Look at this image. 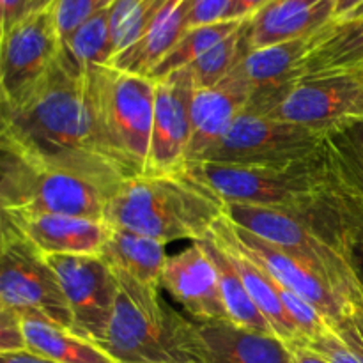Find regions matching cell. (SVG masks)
Listing matches in <instances>:
<instances>
[{"mask_svg": "<svg viewBox=\"0 0 363 363\" xmlns=\"http://www.w3.org/2000/svg\"><path fill=\"white\" fill-rule=\"evenodd\" d=\"M201 241L204 243L209 257L215 262L216 273H218L220 293H222L223 305H225V311L227 314H229L230 321L236 323V325L240 326H245V328L257 330V332L275 335V332H273V328L269 326V323L266 321L262 312L259 311L255 301L252 300L250 294H248L240 273L236 272V268H234V264L230 262V259L227 257L223 248L216 243V240L211 234H209L206 240Z\"/></svg>", "mask_w": 363, "mask_h": 363, "instance_id": "cell-26", "label": "cell"}, {"mask_svg": "<svg viewBox=\"0 0 363 363\" xmlns=\"http://www.w3.org/2000/svg\"><path fill=\"white\" fill-rule=\"evenodd\" d=\"M248 105L328 137L363 121V71L301 78L275 94L252 96Z\"/></svg>", "mask_w": 363, "mask_h": 363, "instance_id": "cell-9", "label": "cell"}, {"mask_svg": "<svg viewBox=\"0 0 363 363\" xmlns=\"http://www.w3.org/2000/svg\"><path fill=\"white\" fill-rule=\"evenodd\" d=\"M20 318L27 347L32 353L57 363H117L99 346L41 315L23 314Z\"/></svg>", "mask_w": 363, "mask_h": 363, "instance_id": "cell-25", "label": "cell"}, {"mask_svg": "<svg viewBox=\"0 0 363 363\" xmlns=\"http://www.w3.org/2000/svg\"><path fill=\"white\" fill-rule=\"evenodd\" d=\"M268 2L269 0H233L229 13H227V20L243 21L247 18H252Z\"/></svg>", "mask_w": 363, "mask_h": 363, "instance_id": "cell-37", "label": "cell"}, {"mask_svg": "<svg viewBox=\"0 0 363 363\" xmlns=\"http://www.w3.org/2000/svg\"><path fill=\"white\" fill-rule=\"evenodd\" d=\"M191 169L218 194L225 204L305 211L318 206L333 184L326 149L293 165H229L191 163Z\"/></svg>", "mask_w": 363, "mask_h": 363, "instance_id": "cell-6", "label": "cell"}, {"mask_svg": "<svg viewBox=\"0 0 363 363\" xmlns=\"http://www.w3.org/2000/svg\"><path fill=\"white\" fill-rule=\"evenodd\" d=\"M45 255H99L112 225L106 220L57 213H6Z\"/></svg>", "mask_w": 363, "mask_h": 363, "instance_id": "cell-16", "label": "cell"}, {"mask_svg": "<svg viewBox=\"0 0 363 363\" xmlns=\"http://www.w3.org/2000/svg\"><path fill=\"white\" fill-rule=\"evenodd\" d=\"M116 0H55L52 4L53 16L62 41H66L92 14L110 7Z\"/></svg>", "mask_w": 363, "mask_h": 363, "instance_id": "cell-31", "label": "cell"}, {"mask_svg": "<svg viewBox=\"0 0 363 363\" xmlns=\"http://www.w3.org/2000/svg\"><path fill=\"white\" fill-rule=\"evenodd\" d=\"M312 351L321 354L330 363H363L358 354L347 347V344L333 332L332 328L326 330L321 335L314 337L311 340H303Z\"/></svg>", "mask_w": 363, "mask_h": 363, "instance_id": "cell-33", "label": "cell"}, {"mask_svg": "<svg viewBox=\"0 0 363 363\" xmlns=\"http://www.w3.org/2000/svg\"><path fill=\"white\" fill-rule=\"evenodd\" d=\"M113 273L119 294L99 347L117 363H199L197 323L174 311L160 287Z\"/></svg>", "mask_w": 363, "mask_h": 363, "instance_id": "cell-3", "label": "cell"}, {"mask_svg": "<svg viewBox=\"0 0 363 363\" xmlns=\"http://www.w3.org/2000/svg\"><path fill=\"white\" fill-rule=\"evenodd\" d=\"M314 2H319V0H314Z\"/></svg>", "mask_w": 363, "mask_h": 363, "instance_id": "cell-43", "label": "cell"}, {"mask_svg": "<svg viewBox=\"0 0 363 363\" xmlns=\"http://www.w3.org/2000/svg\"><path fill=\"white\" fill-rule=\"evenodd\" d=\"M312 48V38L250 50L236 73L250 87L252 96L275 94L301 80V66Z\"/></svg>", "mask_w": 363, "mask_h": 363, "instance_id": "cell-21", "label": "cell"}, {"mask_svg": "<svg viewBox=\"0 0 363 363\" xmlns=\"http://www.w3.org/2000/svg\"><path fill=\"white\" fill-rule=\"evenodd\" d=\"M0 308L35 314L71 330L69 305L46 255L9 216L0 227Z\"/></svg>", "mask_w": 363, "mask_h": 363, "instance_id": "cell-8", "label": "cell"}, {"mask_svg": "<svg viewBox=\"0 0 363 363\" xmlns=\"http://www.w3.org/2000/svg\"><path fill=\"white\" fill-rule=\"evenodd\" d=\"M0 363H57L50 358L35 354L32 351H14V353H0Z\"/></svg>", "mask_w": 363, "mask_h": 363, "instance_id": "cell-39", "label": "cell"}, {"mask_svg": "<svg viewBox=\"0 0 363 363\" xmlns=\"http://www.w3.org/2000/svg\"><path fill=\"white\" fill-rule=\"evenodd\" d=\"M60 50L62 39L52 7L30 13L4 34L0 50L2 105L23 99L57 62Z\"/></svg>", "mask_w": 363, "mask_h": 363, "instance_id": "cell-12", "label": "cell"}, {"mask_svg": "<svg viewBox=\"0 0 363 363\" xmlns=\"http://www.w3.org/2000/svg\"><path fill=\"white\" fill-rule=\"evenodd\" d=\"M325 147L335 169L363 190V121L330 133Z\"/></svg>", "mask_w": 363, "mask_h": 363, "instance_id": "cell-30", "label": "cell"}, {"mask_svg": "<svg viewBox=\"0 0 363 363\" xmlns=\"http://www.w3.org/2000/svg\"><path fill=\"white\" fill-rule=\"evenodd\" d=\"M71 311V332L101 346L116 308L119 282L101 255H46Z\"/></svg>", "mask_w": 363, "mask_h": 363, "instance_id": "cell-11", "label": "cell"}, {"mask_svg": "<svg viewBox=\"0 0 363 363\" xmlns=\"http://www.w3.org/2000/svg\"><path fill=\"white\" fill-rule=\"evenodd\" d=\"M211 236L215 238L216 243L223 248L227 257L234 264L236 272L240 273L241 280H243L245 287H247L248 294L252 300L255 301L259 311L269 323L275 335L284 342H293V340H301L300 333H298L296 326L287 315L286 308H284L282 301L279 296V287L273 277L259 264L255 259H252L243 248L238 245L234 240L233 230H230L229 218L225 215L215 223L211 230Z\"/></svg>", "mask_w": 363, "mask_h": 363, "instance_id": "cell-20", "label": "cell"}, {"mask_svg": "<svg viewBox=\"0 0 363 363\" xmlns=\"http://www.w3.org/2000/svg\"><path fill=\"white\" fill-rule=\"evenodd\" d=\"M346 18H363V6L358 7L357 11H353V13H351L350 16H346ZM342 20H344V18H342Z\"/></svg>", "mask_w": 363, "mask_h": 363, "instance_id": "cell-42", "label": "cell"}, {"mask_svg": "<svg viewBox=\"0 0 363 363\" xmlns=\"http://www.w3.org/2000/svg\"><path fill=\"white\" fill-rule=\"evenodd\" d=\"M337 0H269L248 20L252 50L307 39L335 20Z\"/></svg>", "mask_w": 363, "mask_h": 363, "instance_id": "cell-19", "label": "cell"}, {"mask_svg": "<svg viewBox=\"0 0 363 363\" xmlns=\"http://www.w3.org/2000/svg\"><path fill=\"white\" fill-rule=\"evenodd\" d=\"M110 7L92 14L66 41H62L66 53L84 73L94 66L110 64L116 57L112 25H110Z\"/></svg>", "mask_w": 363, "mask_h": 363, "instance_id": "cell-27", "label": "cell"}, {"mask_svg": "<svg viewBox=\"0 0 363 363\" xmlns=\"http://www.w3.org/2000/svg\"><path fill=\"white\" fill-rule=\"evenodd\" d=\"M248 20L241 23L236 32L220 41L218 45L213 46L209 52H206L201 59L195 60L188 69H190L191 78H194L195 89L215 87L220 82L225 80L245 59L250 46V34H248Z\"/></svg>", "mask_w": 363, "mask_h": 363, "instance_id": "cell-29", "label": "cell"}, {"mask_svg": "<svg viewBox=\"0 0 363 363\" xmlns=\"http://www.w3.org/2000/svg\"><path fill=\"white\" fill-rule=\"evenodd\" d=\"M326 135L272 117L247 105L225 137L199 163L282 167L319 155Z\"/></svg>", "mask_w": 363, "mask_h": 363, "instance_id": "cell-10", "label": "cell"}, {"mask_svg": "<svg viewBox=\"0 0 363 363\" xmlns=\"http://www.w3.org/2000/svg\"><path fill=\"white\" fill-rule=\"evenodd\" d=\"M225 216L248 233L294 255L347 303L362 291L344 255L335 215L326 197L305 211L227 204Z\"/></svg>", "mask_w": 363, "mask_h": 363, "instance_id": "cell-4", "label": "cell"}, {"mask_svg": "<svg viewBox=\"0 0 363 363\" xmlns=\"http://www.w3.org/2000/svg\"><path fill=\"white\" fill-rule=\"evenodd\" d=\"M0 147L89 177L110 190L130 179L99 137L85 87V73L60 50L41 82L14 105H2Z\"/></svg>", "mask_w": 363, "mask_h": 363, "instance_id": "cell-1", "label": "cell"}, {"mask_svg": "<svg viewBox=\"0 0 363 363\" xmlns=\"http://www.w3.org/2000/svg\"><path fill=\"white\" fill-rule=\"evenodd\" d=\"M194 91L188 67L156 80L151 149L144 174H172L188 169Z\"/></svg>", "mask_w": 363, "mask_h": 363, "instance_id": "cell-13", "label": "cell"}, {"mask_svg": "<svg viewBox=\"0 0 363 363\" xmlns=\"http://www.w3.org/2000/svg\"><path fill=\"white\" fill-rule=\"evenodd\" d=\"M330 326L363 362V291H360L358 296L351 301L342 318L337 319Z\"/></svg>", "mask_w": 363, "mask_h": 363, "instance_id": "cell-32", "label": "cell"}, {"mask_svg": "<svg viewBox=\"0 0 363 363\" xmlns=\"http://www.w3.org/2000/svg\"><path fill=\"white\" fill-rule=\"evenodd\" d=\"M287 350L291 353V360L293 363H330L321 354L312 351L303 340H293V342H286Z\"/></svg>", "mask_w": 363, "mask_h": 363, "instance_id": "cell-38", "label": "cell"}, {"mask_svg": "<svg viewBox=\"0 0 363 363\" xmlns=\"http://www.w3.org/2000/svg\"><path fill=\"white\" fill-rule=\"evenodd\" d=\"M110 188L69 170L43 165L2 147L0 202L6 213H57L105 220Z\"/></svg>", "mask_w": 363, "mask_h": 363, "instance_id": "cell-7", "label": "cell"}, {"mask_svg": "<svg viewBox=\"0 0 363 363\" xmlns=\"http://www.w3.org/2000/svg\"><path fill=\"white\" fill-rule=\"evenodd\" d=\"M34 0H0V32L7 34L11 28L32 13Z\"/></svg>", "mask_w": 363, "mask_h": 363, "instance_id": "cell-36", "label": "cell"}, {"mask_svg": "<svg viewBox=\"0 0 363 363\" xmlns=\"http://www.w3.org/2000/svg\"><path fill=\"white\" fill-rule=\"evenodd\" d=\"M233 0H191L190 28L227 20Z\"/></svg>", "mask_w": 363, "mask_h": 363, "instance_id": "cell-35", "label": "cell"}, {"mask_svg": "<svg viewBox=\"0 0 363 363\" xmlns=\"http://www.w3.org/2000/svg\"><path fill=\"white\" fill-rule=\"evenodd\" d=\"M160 286L194 321H230L220 293L215 262L202 241H191L184 250L167 257Z\"/></svg>", "mask_w": 363, "mask_h": 363, "instance_id": "cell-14", "label": "cell"}, {"mask_svg": "<svg viewBox=\"0 0 363 363\" xmlns=\"http://www.w3.org/2000/svg\"><path fill=\"white\" fill-rule=\"evenodd\" d=\"M85 87L110 158L130 177L144 174L151 149L155 78L105 64L85 71Z\"/></svg>", "mask_w": 363, "mask_h": 363, "instance_id": "cell-5", "label": "cell"}, {"mask_svg": "<svg viewBox=\"0 0 363 363\" xmlns=\"http://www.w3.org/2000/svg\"><path fill=\"white\" fill-rule=\"evenodd\" d=\"M363 71V18L332 20L312 35L301 78Z\"/></svg>", "mask_w": 363, "mask_h": 363, "instance_id": "cell-22", "label": "cell"}, {"mask_svg": "<svg viewBox=\"0 0 363 363\" xmlns=\"http://www.w3.org/2000/svg\"><path fill=\"white\" fill-rule=\"evenodd\" d=\"M250 98V87L236 71L215 87L195 89L191 98L188 165L201 162L225 137L236 117L247 108Z\"/></svg>", "mask_w": 363, "mask_h": 363, "instance_id": "cell-17", "label": "cell"}, {"mask_svg": "<svg viewBox=\"0 0 363 363\" xmlns=\"http://www.w3.org/2000/svg\"><path fill=\"white\" fill-rule=\"evenodd\" d=\"M225 208L218 194L188 165L181 172L126 179L108 201L105 220L169 245L206 240Z\"/></svg>", "mask_w": 363, "mask_h": 363, "instance_id": "cell-2", "label": "cell"}, {"mask_svg": "<svg viewBox=\"0 0 363 363\" xmlns=\"http://www.w3.org/2000/svg\"><path fill=\"white\" fill-rule=\"evenodd\" d=\"M191 0H170L147 32L130 48L112 59L110 66L140 74H151L156 64L190 28Z\"/></svg>", "mask_w": 363, "mask_h": 363, "instance_id": "cell-23", "label": "cell"}, {"mask_svg": "<svg viewBox=\"0 0 363 363\" xmlns=\"http://www.w3.org/2000/svg\"><path fill=\"white\" fill-rule=\"evenodd\" d=\"M21 318L9 308H0V353L27 351Z\"/></svg>", "mask_w": 363, "mask_h": 363, "instance_id": "cell-34", "label": "cell"}, {"mask_svg": "<svg viewBox=\"0 0 363 363\" xmlns=\"http://www.w3.org/2000/svg\"><path fill=\"white\" fill-rule=\"evenodd\" d=\"M99 255L113 269L133 277L145 286L162 289L160 282L169 257L165 241L112 225L108 241Z\"/></svg>", "mask_w": 363, "mask_h": 363, "instance_id": "cell-24", "label": "cell"}, {"mask_svg": "<svg viewBox=\"0 0 363 363\" xmlns=\"http://www.w3.org/2000/svg\"><path fill=\"white\" fill-rule=\"evenodd\" d=\"M53 2H55V0H34V2H32V13L48 9V7H52Z\"/></svg>", "mask_w": 363, "mask_h": 363, "instance_id": "cell-41", "label": "cell"}, {"mask_svg": "<svg viewBox=\"0 0 363 363\" xmlns=\"http://www.w3.org/2000/svg\"><path fill=\"white\" fill-rule=\"evenodd\" d=\"M245 21V20H243ZM243 21L225 20L211 25H201V27H191L184 32L183 38L172 46L169 53L156 64L155 69L151 71L149 77L158 80V78L167 77L174 71L190 67L197 59H201L206 52L229 38L233 32H236L241 27Z\"/></svg>", "mask_w": 363, "mask_h": 363, "instance_id": "cell-28", "label": "cell"}, {"mask_svg": "<svg viewBox=\"0 0 363 363\" xmlns=\"http://www.w3.org/2000/svg\"><path fill=\"white\" fill-rule=\"evenodd\" d=\"M360 6H363V0H337L335 20H342V18L350 16Z\"/></svg>", "mask_w": 363, "mask_h": 363, "instance_id": "cell-40", "label": "cell"}, {"mask_svg": "<svg viewBox=\"0 0 363 363\" xmlns=\"http://www.w3.org/2000/svg\"><path fill=\"white\" fill-rule=\"evenodd\" d=\"M197 340L199 363H293L279 337L233 321L197 323Z\"/></svg>", "mask_w": 363, "mask_h": 363, "instance_id": "cell-18", "label": "cell"}, {"mask_svg": "<svg viewBox=\"0 0 363 363\" xmlns=\"http://www.w3.org/2000/svg\"><path fill=\"white\" fill-rule=\"evenodd\" d=\"M234 240L238 241L241 248L250 255L252 259L259 262L280 286L294 291L301 298L311 301L312 305L319 308L323 315L328 319V323H335L342 318L351 303L344 301L337 296L332 289L325 284V280L319 279L314 272L307 268L303 262L298 261L294 255L287 254L286 250L279 248L277 245L248 233L243 227L230 222Z\"/></svg>", "mask_w": 363, "mask_h": 363, "instance_id": "cell-15", "label": "cell"}]
</instances>
